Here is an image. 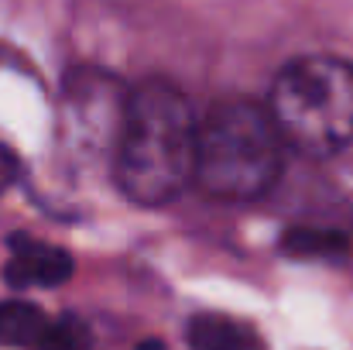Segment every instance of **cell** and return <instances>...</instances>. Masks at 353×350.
Returning a JSON list of instances; mask_svg holds the SVG:
<instances>
[{
  "instance_id": "cell-3",
  "label": "cell",
  "mask_w": 353,
  "mask_h": 350,
  "mask_svg": "<svg viewBox=\"0 0 353 350\" xmlns=\"http://www.w3.org/2000/svg\"><path fill=\"white\" fill-rule=\"evenodd\" d=\"M268 114L288 151L330 158L353 144V66L336 55L288 62L268 93Z\"/></svg>"
},
{
  "instance_id": "cell-4",
  "label": "cell",
  "mask_w": 353,
  "mask_h": 350,
  "mask_svg": "<svg viewBox=\"0 0 353 350\" xmlns=\"http://www.w3.org/2000/svg\"><path fill=\"white\" fill-rule=\"evenodd\" d=\"M69 275H72V257L62 247L28 240V237H14V254L3 268V278L10 285H17V289H31V285L52 289V285L69 282Z\"/></svg>"
},
{
  "instance_id": "cell-7",
  "label": "cell",
  "mask_w": 353,
  "mask_h": 350,
  "mask_svg": "<svg viewBox=\"0 0 353 350\" xmlns=\"http://www.w3.org/2000/svg\"><path fill=\"white\" fill-rule=\"evenodd\" d=\"M281 251L292 257H333L347 251V237L323 227H295L281 237Z\"/></svg>"
},
{
  "instance_id": "cell-9",
  "label": "cell",
  "mask_w": 353,
  "mask_h": 350,
  "mask_svg": "<svg viewBox=\"0 0 353 350\" xmlns=\"http://www.w3.org/2000/svg\"><path fill=\"white\" fill-rule=\"evenodd\" d=\"M14 182H17V158H14V151L0 141V193H7Z\"/></svg>"
},
{
  "instance_id": "cell-2",
  "label": "cell",
  "mask_w": 353,
  "mask_h": 350,
  "mask_svg": "<svg viewBox=\"0 0 353 350\" xmlns=\"http://www.w3.org/2000/svg\"><path fill=\"white\" fill-rule=\"evenodd\" d=\"M285 141L268 107L250 100H223L199 120L196 179L206 196L250 203L274 189L285 168Z\"/></svg>"
},
{
  "instance_id": "cell-1",
  "label": "cell",
  "mask_w": 353,
  "mask_h": 350,
  "mask_svg": "<svg viewBox=\"0 0 353 350\" xmlns=\"http://www.w3.org/2000/svg\"><path fill=\"white\" fill-rule=\"evenodd\" d=\"M199 117L161 79L134 86L120 110L117 182L137 206H165L196 179Z\"/></svg>"
},
{
  "instance_id": "cell-10",
  "label": "cell",
  "mask_w": 353,
  "mask_h": 350,
  "mask_svg": "<svg viewBox=\"0 0 353 350\" xmlns=\"http://www.w3.org/2000/svg\"><path fill=\"white\" fill-rule=\"evenodd\" d=\"M137 350H168V347H165L161 340H144V344H141Z\"/></svg>"
},
{
  "instance_id": "cell-6",
  "label": "cell",
  "mask_w": 353,
  "mask_h": 350,
  "mask_svg": "<svg viewBox=\"0 0 353 350\" xmlns=\"http://www.w3.org/2000/svg\"><path fill=\"white\" fill-rule=\"evenodd\" d=\"M48 330V316L31 302H0V344L3 347H34Z\"/></svg>"
},
{
  "instance_id": "cell-8",
  "label": "cell",
  "mask_w": 353,
  "mask_h": 350,
  "mask_svg": "<svg viewBox=\"0 0 353 350\" xmlns=\"http://www.w3.org/2000/svg\"><path fill=\"white\" fill-rule=\"evenodd\" d=\"M86 347H90V330L76 316H65L59 323H48V330L41 333V340L31 350H86Z\"/></svg>"
},
{
  "instance_id": "cell-5",
  "label": "cell",
  "mask_w": 353,
  "mask_h": 350,
  "mask_svg": "<svg viewBox=\"0 0 353 350\" xmlns=\"http://www.w3.org/2000/svg\"><path fill=\"white\" fill-rule=\"evenodd\" d=\"M189 347L192 350H261V340L250 327L234 323L227 316H196L189 323Z\"/></svg>"
}]
</instances>
